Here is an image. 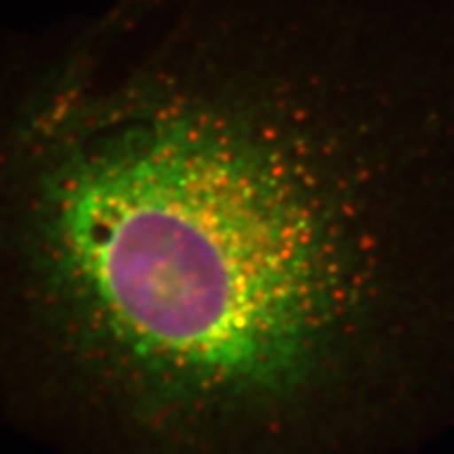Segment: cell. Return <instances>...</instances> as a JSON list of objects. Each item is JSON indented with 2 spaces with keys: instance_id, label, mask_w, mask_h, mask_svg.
Wrapping results in <instances>:
<instances>
[{
  "instance_id": "cell-1",
  "label": "cell",
  "mask_w": 454,
  "mask_h": 454,
  "mask_svg": "<svg viewBox=\"0 0 454 454\" xmlns=\"http://www.w3.org/2000/svg\"><path fill=\"white\" fill-rule=\"evenodd\" d=\"M11 271L95 408L170 454H379L454 423V13L270 7L76 82Z\"/></svg>"
}]
</instances>
